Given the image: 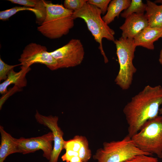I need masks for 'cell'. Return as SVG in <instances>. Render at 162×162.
I'll list each match as a JSON object with an SVG mask.
<instances>
[{"label":"cell","instance_id":"cell-1","mask_svg":"<svg viewBox=\"0 0 162 162\" xmlns=\"http://www.w3.org/2000/svg\"><path fill=\"white\" fill-rule=\"evenodd\" d=\"M162 104L160 85H147L133 97L123 110L128 125V135L131 137L148 121L158 116Z\"/></svg>","mask_w":162,"mask_h":162},{"label":"cell","instance_id":"cell-2","mask_svg":"<svg viewBox=\"0 0 162 162\" xmlns=\"http://www.w3.org/2000/svg\"><path fill=\"white\" fill-rule=\"evenodd\" d=\"M46 14L38 30L45 37L56 39L68 34L74 26V12L62 4L46 2Z\"/></svg>","mask_w":162,"mask_h":162},{"label":"cell","instance_id":"cell-3","mask_svg":"<svg viewBox=\"0 0 162 162\" xmlns=\"http://www.w3.org/2000/svg\"><path fill=\"white\" fill-rule=\"evenodd\" d=\"M101 14L100 9L87 2L81 9L74 12L73 17L74 19L80 18L84 20L95 40L99 43V49L106 63L108 60L103 50L102 40L105 38L114 42L115 32L103 20Z\"/></svg>","mask_w":162,"mask_h":162},{"label":"cell","instance_id":"cell-4","mask_svg":"<svg viewBox=\"0 0 162 162\" xmlns=\"http://www.w3.org/2000/svg\"><path fill=\"white\" fill-rule=\"evenodd\" d=\"M141 154L152 156L139 149L128 135L120 140L104 142L93 156L97 162H123Z\"/></svg>","mask_w":162,"mask_h":162},{"label":"cell","instance_id":"cell-5","mask_svg":"<svg viewBox=\"0 0 162 162\" xmlns=\"http://www.w3.org/2000/svg\"><path fill=\"white\" fill-rule=\"evenodd\" d=\"M114 42L116 45L119 64V71L115 81L122 90H127L130 88L133 76L137 71L133 63L136 46L133 39L122 37L115 40Z\"/></svg>","mask_w":162,"mask_h":162},{"label":"cell","instance_id":"cell-6","mask_svg":"<svg viewBox=\"0 0 162 162\" xmlns=\"http://www.w3.org/2000/svg\"><path fill=\"white\" fill-rule=\"evenodd\" d=\"M131 139L141 150L162 158V115L148 121Z\"/></svg>","mask_w":162,"mask_h":162},{"label":"cell","instance_id":"cell-7","mask_svg":"<svg viewBox=\"0 0 162 162\" xmlns=\"http://www.w3.org/2000/svg\"><path fill=\"white\" fill-rule=\"evenodd\" d=\"M57 61L59 68L74 67L83 60L84 50L80 40L72 39L64 46L50 52Z\"/></svg>","mask_w":162,"mask_h":162},{"label":"cell","instance_id":"cell-8","mask_svg":"<svg viewBox=\"0 0 162 162\" xmlns=\"http://www.w3.org/2000/svg\"><path fill=\"white\" fill-rule=\"evenodd\" d=\"M19 61L22 66L26 68L34 64L40 63L45 65L52 70L59 69L57 61L47 51L46 47L34 43L25 47Z\"/></svg>","mask_w":162,"mask_h":162},{"label":"cell","instance_id":"cell-9","mask_svg":"<svg viewBox=\"0 0 162 162\" xmlns=\"http://www.w3.org/2000/svg\"><path fill=\"white\" fill-rule=\"evenodd\" d=\"M53 133L50 132L41 136L17 139L19 153L26 154L41 150L43 152V156L49 160L53 148Z\"/></svg>","mask_w":162,"mask_h":162},{"label":"cell","instance_id":"cell-10","mask_svg":"<svg viewBox=\"0 0 162 162\" xmlns=\"http://www.w3.org/2000/svg\"><path fill=\"white\" fill-rule=\"evenodd\" d=\"M35 118L37 122L47 127L53 133L54 144L49 162H58L59 156L64 149L65 141L63 138L64 133L58 125V117L44 116L36 111Z\"/></svg>","mask_w":162,"mask_h":162},{"label":"cell","instance_id":"cell-11","mask_svg":"<svg viewBox=\"0 0 162 162\" xmlns=\"http://www.w3.org/2000/svg\"><path fill=\"white\" fill-rule=\"evenodd\" d=\"M148 26V21L145 14L134 13L125 19L124 23L119 28L122 32V37L133 39Z\"/></svg>","mask_w":162,"mask_h":162},{"label":"cell","instance_id":"cell-12","mask_svg":"<svg viewBox=\"0 0 162 162\" xmlns=\"http://www.w3.org/2000/svg\"><path fill=\"white\" fill-rule=\"evenodd\" d=\"M162 36V28L147 27L133 39L136 46H141L150 50L154 49V43Z\"/></svg>","mask_w":162,"mask_h":162},{"label":"cell","instance_id":"cell-13","mask_svg":"<svg viewBox=\"0 0 162 162\" xmlns=\"http://www.w3.org/2000/svg\"><path fill=\"white\" fill-rule=\"evenodd\" d=\"M21 70L18 72H15L13 69L10 70L8 74L6 80L0 84V93L2 94L7 92L8 87L14 84L18 88L26 86L27 84L26 75L31 70L30 67H20Z\"/></svg>","mask_w":162,"mask_h":162},{"label":"cell","instance_id":"cell-14","mask_svg":"<svg viewBox=\"0 0 162 162\" xmlns=\"http://www.w3.org/2000/svg\"><path fill=\"white\" fill-rule=\"evenodd\" d=\"M1 142L0 145V162H4L10 154L19 153L17 139L6 132L4 127L0 126Z\"/></svg>","mask_w":162,"mask_h":162},{"label":"cell","instance_id":"cell-15","mask_svg":"<svg viewBox=\"0 0 162 162\" xmlns=\"http://www.w3.org/2000/svg\"><path fill=\"white\" fill-rule=\"evenodd\" d=\"M145 14L148 27L162 28V5H158L154 2L146 0Z\"/></svg>","mask_w":162,"mask_h":162},{"label":"cell","instance_id":"cell-16","mask_svg":"<svg viewBox=\"0 0 162 162\" xmlns=\"http://www.w3.org/2000/svg\"><path fill=\"white\" fill-rule=\"evenodd\" d=\"M130 0H112L111 1L107 8V12L102 17L107 24L113 21L116 17H118L121 12L127 9L131 2Z\"/></svg>","mask_w":162,"mask_h":162},{"label":"cell","instance_id":"cell-17","mask_svg":"<svg viewBox=\"0 0 162 162\" xmlns=\"http://www.w3.org/2000/svg\"><path fill=\"white\" fill-rule=\"evenodd\" d=\"M28 10L33 12L35 14L37 21L40 25L45 17L38 10L33 8L27 7L16 6L13 8L0 11V20L6 21L17 12L23 10Z\"/></svg>","mask_w":162,"mask_h":162},{"label":"cell","instance_id":"cell-18","mask_svg":"<svg viewBox=\"0 0 162 162\" xmlns=\"http://www.w3.org/2000/svg\"><path fill=\"white\" fill-rule=\"evenodd\" d=\"M146 7L142 0H132L130 4L126 10L121 14V16L126 19L134 13L144 14Z\"/></svg>","mask_w":162,"mask_h":162},{"label":"cell","instance_id":"cell-19","mask_svg":"<svg viewBox=\"0 0 162 162\" xmlns=\"http://www.w3.org/2000/svg\"><path fill=\"white\" fill-rule=\"evenodd\" d=\"M8 1L12 3L34 8L40 12L45 18L46 14L45 3L46 1L43 0H9Z\"/></svg>","mask_w":162,"mask_h":162},{"label":"cell","instance_id":"cell-20","mask_svg":"<svg viewBox=\"0 0 162 162\" xmlns=\"http://www.w3.org/2000/svg\"><path fill=\"white\" fill-rule=\"evenodd\" d=\"M82 145L78 152V156L82 162H88L92 156L91 150L89 148L88 142L86 138L82 136Z\"/></svg>","mask_w":162,"mask_h":162},{"label":"cell","instance_id":"cell-21","mask_svg":"<svg viewBox=\"0 0 162 162\" xmlns=\"http://www.w3.org/2000/svg\"><path fill=\"white\" fill-rule=\"evenodd\" d=\"M82 136L76 135L73 139L68 141H65L64 149L70 150L78 152L82 145Z\"/></svg>","mask_w":162,"mask_h":162},{"label":"cell","instance_id":"cell-22","mask_svg":"<svg viewBox=\"0 0 162 162\" xmlns=\"http://www.w3.org/2000/svg\"><path fill=\"white\" fill-rule=\"evenodd\" d=\"M87 0H65L63 6L66 9L74 12L81 9Z\"/></svg>","mask_w":162,"mask_h":162},{"label":"cell","instance_id":"cell-23","mask_svg":"<svg viewBox=\"0 0 162 162\" xmlns=\"http://www.w3.org/2000/svg\"><path fill=\"white\" fill-rule=\"evenodd\" d=\"M20 64L15 65H9L3 62L0 58V80H6L9 71L14 68Z\"/></svg>","mask_w":162,"mask_h":162},{"label":"cell","instance_id":"cell-24","mask_svg":"<svg viewBox=\"0 0 162 162\" xmlns=\"http://www.w3.org/2000/svg\"><path fill=\"white\" fill-rule=\"evenodd\" d=\"M157 158L144 154L138 155L123 162H158Z\"/></svg>","mask_w":162,"mask_h":162},{"label":"cell","instance_id":"cell-25","mask_svg":"<svg viewBox=\"0 0 162 162\" xmlns=\"http://www.w3.org/2000/svg\"><path fill=\"white\" fill-rule=\"evenodd\" d=\"M110 0H89L87 2L98 8L101 11L102 14H104L107 10Z\"/></svg>","mask_w":162,"mask_h":162},{"label":"cell","instance_id":"cell-26","mask_svg":"<svg viewBox=\"0 0 162 162\" xmlns=\"http://www.w3.org/2000/svg\"><path fill=\"white\" fill-rule=\"evenodd\" d=\"M78 153L70 150H66L65 153L62 156L61 158L63 161L70 162L71 158L74 156H78Z\"/></svg>","mask_w":162,"mask_h":162},{"label":"cell","instance_id":"cell-27","mask_svg":"<svg viewBox=\"0 0 162 162\" xmlns=\"http://www.w3.org/2000/svg\"><path fill=\"white\" fill-rule=\"evenodd\" d=\"M70 162H82V161L78 155L72 157L70 160Z\"/></svg>","mask_w":162,"mask_h":162},{"label":"cell","instance_id":"cell-28","mask_svg":"<svg viewBox=\"0 0 162 162\" xmlns=\"http://www.w3.org/2000/svg\"><path fill=\"white\" fill-rule=\"evenodd\" d=\"M161 38H162V36ZM159 61L160 64L162 65V48L160 52Z\"/></svg>","mask_w":162,"mask_h":162},{"label":"cell","instance_id":"cell-29","mask_svg":"<svg viewBox=\"0 0 162 162\" xmlns=\"http://www.w3.org/2000/svg\"><path fill=\"white\" fill-rule=\"evenodd\" d=\"M154 2L155 3H160L162 5V0H156Z\"/></svg>","mask_w":162,"mask_h":162},{"label":"cell","instance_id":"cell-30","mask_svg":"<svg viewBox=\"0 0 162 162\" xmlns=\"http://www.w3.org/2000/svg\"><path fill=\"white\" fill-rule=\"evenodd\" d=\"M159 114L160 115H162V107L160 109Z\"/></svg>","mask_w":162,"mask_h":162}]
</instances>
